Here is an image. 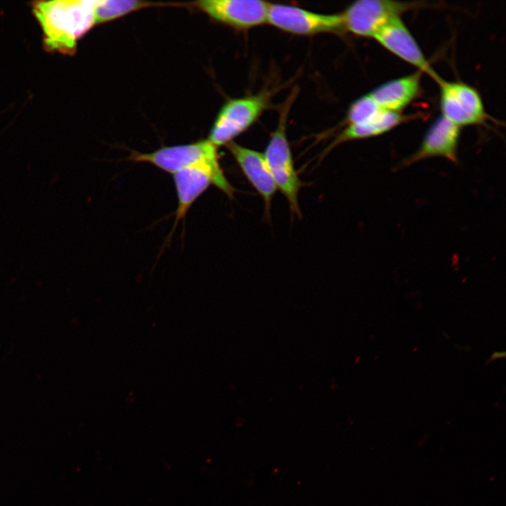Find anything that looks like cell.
Instances as JSON below:
<instances>
[{
  "label": "cell",
  "instance_id": "1",
  "mask_svg": "<svg viewBox=\"0 0 506 506\" xmlns=\"http://www.w3.org/2000/svg\"><path fill=\"white\" fill-rule=\"evenodd\" d=\"M93 3L84 0L34 3L33 11L44 32L46 48L72 54L77 40L95 25Z\"/></svg>",
  "mask_w": 506,
  "mask_h": 506
},
{
  "label": "cell",
  "instance_id": "2",
  "mask_svg": "<svg viewBox=\"0 0 506 506\" xmlns=\"http://www.w3.org/2000/svg\"><path fill=\"white\" fill-rule=\"evenodd\" d=\"M288 109V105L283 109L276 129L271 135L263 154L278 190L286 197L291 212L299 216V193L303 183L294 169L287 138Z\"/></svg>",
  "mask_w": 506,
  "mask_h": 506
},
{
  "label": "cell",
  "instance_id": "3",
  "mask_svg": "<svg viewBox=\"0 0 506 506\" xmlns=\"http://www.w3.org/2000/svg\"><path fill=\"white\" fill-rule=\"evenodd\" d=\"M173 176L178 197L175 226L211 184L228 197H233L235 189L224 176L219 157L205 160L183 167L174 172Z\"/></svg>",
  "mask_w": 506,
  "mask_h": 506
},
{
  "label": "cell",
  "instance_id": "4",
  "mask_svg": "<svg viewBox=\"0 0 506 506\" xmlns=\"http://www.w3.org/2000/svg\"><path fill=\"white\" fill-rule=\"evenodd\" d=\"M429 6L425 1L358 0L341 13L344 30L358 37L372 38L391 20L406 12Z\"/></svg>",
  "mask_w": 506,
  "mask_h": 506
},
{
  "label": "cell",
  "instance_id": "5",
  "mask_svg": "<svg viewBox=\"0 0 506 506\" xmlns=\"http://www.w3.org/2000/svg\"><path fill=\"white\" fill-rule=\"evenodd\" d=\"M267 101L264 93L229 100L216 116L208 140L216 147L233 142L257 121Z\"/></svg>",
  "mask_w": 506,
  "mask_h": 506
},
{
  "label": "cell",
  "instance_id": "6",
  "mask_svg": "<svg viewBox=\"0 0 506 506\" xmlns=\"http://www.w3.org/2000/svg\"><path fill=\"white\" fill-rule=\"evenodd\" d=\"M437 84L441 116L460 127L481 125L488 119L481 96L473 86L442 78Z\"/></svg>",
  "mask_w": 506,
  "mask_h": 506
},
{
  "label": "cell",
  "instance_id": "7",
  "mask_svg": "<svg viewBox=\"0 0 506 506\" xmlns=\"http://www.w3.org/2000/svg\"><path fill=\"white\" fill-rule=\"evenodd\" d=\"M267 22L283 31L298 35L344 32L341 13H320L279 4H269Z\"/></svg>",
  "mask_w": 506,
  "mask_h": 506
},
{
  "label": "cell",
  "instance_id": "8",
  "mask_svg": "<svg viewBox=\"0 0 506 506\" xmlns=\"http://www.w3.org/2000/svg\"><path fill=\"white\" fill-rule=\"evenodd\" d=\"M379 45L436 83L441 78L432 68L415 37L401 17L380 27L373 35Z\"/></svg>",
  "mask_w": 506,
  "mask_h": 506
},
{
  "label": "cell",
  "instance_id": "9",
  "mask_svg": "<svg viewBox=\"0 0 506 506\" xmlns=\"http://www.w3.org/2000/svg\"><path fill=\"white\" fill-rule=\"evenodd\" d=\"M196 6L218 22L247 30L267 22L269 4L261 0H203Z\"/></svg>",
  "mask_w": 506,
  "mask_h": 506
},
{
  "label": "cell",
  "instance_id": "10",
  "mask_svg": "<svg viewBox=\"0 0 506 506\" xmlns=\"http://www.w3.org/2000/svg\"><path fill=\"white\" fill-rule=\"evenodd\" d=\"M460 136V127L441 115L428 129L416 151L403 160L396 169L435 157H444L454 164H458Z\"/></svg>",
  "mask_w": 506,
  "mask_h": 506
},
{
  "label": "cell",
  "instance_id": "11",
  "mask_svg": "<svg viewBox=\"0 0 506 506\" xmlns=\"http://www.w3.org/2000/svg\"><path fill=\"white\" fill-rule=\"evenodd\" d=\"M214 157H219L217 147L207 139L189 144L164 147L148 153L133 152L129 160L149 162L174 174L187 166Z\"/></svg>",
  "mask_w": 506,
  "mask_h": 506
},
{
  "label": "cell",
  "instance_id": "12",
  "mask_svg": "<svg viewBox=\"0 0 506 506\" xmlns=\"http://www.w3.org/2000/svg\"><path fill=\"white\" fill-rule=\"evenodd\" d=\"M227 147L247 180L262 197L265 214L269 215L271 201L278 188L264 154L233 141Z\"/></svg>",
  "mask_w": 506,
  "mask_h": 506
},
{
  "label": "cell",
  "instance_id": "13",
  "mask_svg": "<svg viewBox=\"0 0 506 506\" xmlns=\"http://www.w3.org/2000/svg\"><path fill=\"white\" fill-rule=\"evenodd\" d=\"M422 74L417 71L391 79L377 86L369 94L382 110L401 112L420 94Z\"/></svg>",
  "mask_w": 506,
  "mask_h": 506
},
{
  "label": "cell",
  "instance_id": "14",
  "mask_svg": "<svg viewBox=\"0 0 506 506\" xmlns=\"http://www.w3.org/2000/svg\"><path fill=\"white\" fill-rule=\"evenodd\" d=\"M410 119V116H406L401 112L382 110L366 122L347 125L330 148L346 141L381 136Z\"/></svg>",
  "mask_w": 506,
  "mask_h": 506
},
{
  "label": "cell",
  "instance_id": "15",
  "mask_svg": "<svg viewBox=\"0 0 506 506\" xmlns=\"http://www.w3.org/2000/svg\"><path fill=\"white\" fill-rule=\"evenodd\" d=\"M145 1L136 0H99L94 1L93 15L95 24L103 23L121 17L131 11L146 6Z\"/></svg>",
  "mask_w": 506,
  "mask_h": 506
},
{
  "label": "cell",
  "instance_id": "16",
  "mask_svg": "<svg viewBox=\"0 0 506 506\" xmlns=\"http://www.w3.org/2000/svg\"><path fill=\"white\" fill-rule=\"evenodd\" d=\"M382 110L369 93L364 95L350 105L346 116L347 125L366 122Z\"/></svg>",
  "mask_w": 506,
  "mask_h": 506
}]
</instances>
